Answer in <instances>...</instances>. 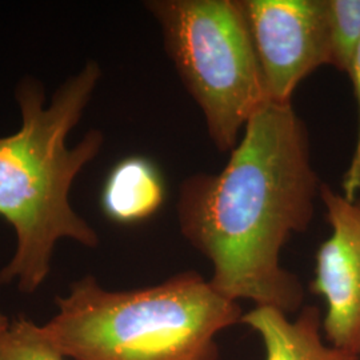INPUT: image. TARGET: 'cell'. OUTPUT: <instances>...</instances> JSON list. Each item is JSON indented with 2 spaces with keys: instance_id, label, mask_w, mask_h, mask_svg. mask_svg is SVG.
Segmentation results:
<instances>
[{
  "instance_id": "1",
  "label": "cell",
  "mask_w": 360,
  "mask_h": 360,
  "mask_svg": "<svg viewBox=\"0 0 360 360\" xmlns=\"http://www.w3.org/2000/svg\"><path fill=\"white\" fill-rule=\"evenodd\" d=\"M321 181L309 129L292 103L269 102L245 126L227 165L180 184V232L211 263L220 295L292 314L304 291L281 263L284 245L312 223Z\"/></svg>"
},
{
  "instance_id": "2",
  "label": "cell",
  "mask_w": 360,
  "mask_h": 360,
  "mask_svg": "<svg viewBox=\"0 0 360 360\" xmlns=\"http://www.w3.org/2000/svg\"><path fill=\"white\" fill-rule=\"evenodd\" d=\"M101 79L98 63L89 62L55 92L44 107V91L32 79L22 80L16 101L22 129L0 138V217L13 226L18 247L0 271V285L18 282L34 294L46 281L55 245L70 238L96 247L99 236L70 206L71 186L103 146V134L91 129L74 148L67 147L70 131L79 123Z\"/></svg>"
},
{
  "instance_id": "3",
  "label": "cell",
  "mask_w": 360,
  "mask_h": 360,
  "mask_svg": "<svg viewBox=\"0 0 360 360\" xmlns=\"http://www.w3.org/2000/svg\"><path fill=\"white\" fill-rule=\"evenodd\" d=\"M56 304L41 327L74 360H218L217 336L243 316L196 271L131 291H107L89 275Z\"/></svg>"
},
{
  "instance_id": "4",
  "label": "cell",
  "mask_w": 360,
  "mask_h": 360,
  "mask_svg": "<svg viewBox=\"0 0 360 360\" xmlns=\"http://www.w3.org/2000/svg\"><path fill=\"white\" fill-rule=\"evenodd\" d=\"M165 49L199 105L208 136L231 153L270 102L240 0H151Z\"/></svg>"
},
{
  "instance_id": "5",
  "label": "cell",
  "mask_w": 360,
  "mask_h": 360,
  "mask_svg": "<svg viewBox=\"0 0 360 360\" xmlns=\"http://www.w3.org/2000/svg\"><path fill=\"white\" fill-rule=\"evenodd\" d=\"M272 103H291L296 87L331 65L327 0H240Z\"/></svg>"
},
{
  "instance_id": "6",
  "label": "cell",
  "mask_w": 360,
  "mask_h": 360,
  "mask_svg": "<svg viewBox=\"0 0 360 360\" xmlns=\"http://www.w3.org/2000/svg\"><path fill=\"white\" fill-rule=\"evenodd\" d=\"M319 199L331 235L318 248L309 290L327 306V342L360 356V195L351 200L322 183Z\"/></svg>"
},
{
  "instance_id": "7",
  "label": "cell",
  "mask_w": 360,
  "mask_h": 360,
  "mask_svg": "<svg viewBox=\"0 0 360 360\" xmlns=\"http://www.w3.org/2000/svg\"><path fill=\"white\" fill-rule=\"evenodd\" d=\"M260 335L266 360H359L322 338V316L316 306L302 307L294 321L281 309L266 306L243 314L242 322Z\"/></svg>"
},
{
  "instance_id": "8",
  "label": "cell",
  "mask_w": 360,
  "mask_h": 360,
  "mask_svg": "<svg viewBox=\"0 0 360 360\" xmlns=\"http://www.w3.org/2000/svg\"><path fill=\"white\" fill-rule=\"evenodd\" d=\"M165 202V176L151 159L142 155L119 160L108 172L101 191L104 217L123 226L153 218Z\"/></svg>"
},
{
  "instance_id": "9",
  "label": "cell",
  "mask_w": 360,
  "mask_h": 360,
  "mask_svg": "<svg viewBox=\"0 0 360 360\" xmlns=\"http://www.w3.org/2000/svg\"><path fill=\"white\" fill-rule=\"evenodd\" d=\"M331 65L348 75L360 44V0H327Z\"/></svg>"
},
{
  "instance_id": "10",
  "label": "cell",
  "mask_w": 360,
  "mask_h": 360,
  "mask_svg": "<svg viewBox=\"0 0 360 360\" xmlns=\"http://www.w3.org/2000/svg\"><path fill=\"white\" fill-rule=\"evenodd\" d=\"M0 360H65V356L43 327L19 318L0 333Z\"/></svg>"
},
{
  "instance_id": "11",
  "label": "cell",
  "mask_w": 360,
  "mask_h": 360,
  "mask_svg": "<svg viewBox=\"0 0 360 360\" xmlns=\"http://www.w3.org/2000/svg\"><path fill=\"white\" fill-rule=\"evenodd\" d=\"M348 77L352 82L354 94L358 104V129H356V139H355L352 156L342 180V190H343L342 193L347 199L352 200L360 195V44L354 56Z\"/></svg>"
},
{
  "instance_id": "12",
  "label": "cell",
  "mask_w": 360,
  "mask_h": 360,
  "mask_svg": "<svg viewBox=\"0 0 360 360\" xmlns=\"http://www.w3.org/2000/svg\"><path fill=\"white\" fill-rule=\"evenodd\" d=\"M8 326H10V321L7 319L6 315H3V314L0 312V333H1L3 330H6Z\"/></svg>"
},
{
  "instance_id": "13",
  "label": "cell",
  "mask_w": 360,
  "mask_h": 360,
  "mask_svg": "<svg viewBox=\"0 0 360 360\" xmlns=\"http://www.w3.org/2000/svg\"><path fill=\"white\" fill-rule=\"evenodd\" d=\"M359 360H360V356H359Z\"/></svg>"
}]
</instances>
